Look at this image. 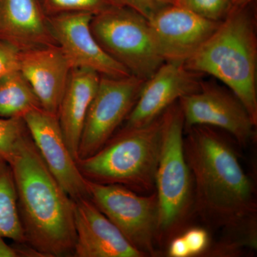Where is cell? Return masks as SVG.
Returning <instances> with one entry per match:
<instances>
[{"instance_id":"f1b7e54d","label":"cell","mask_w":257,"mask_h":257,"mask_svg":"<svg viewBox=\"0 0 257 257\" xmlns=\"http://www.w3.org/2000/svg\"><path fill=\"white\" fill-rule=\"evenodd\" d=\"M253 0H232V8H245Z\"/></svg>"},{"instance_id":"7402d4cb","label":"cell","mask_w":257,"mask_h":257,"mask_svg":"<svg viewBox=\"0 0 257 257\" xmlns=\"http://www.w3.org/2000/svg\"><path fill=\"white\" fill-rule=\"evenodd\" d=\"M175 4L208 20L220 22L232 8V0H179Z\"/></svg>"},{"instance_id":"4dcf8cb0","label":"cell","mask_w":257,"mask_h":257,"mask_svg":"<svg viewBox=\"0 0 257 257\" xmlns=\"http://www.w3.org/2000/svg\"><path fill=\"white\" fill-rule=\"evenodd\" d=\"M177 1H179V0H175V3H176V2H177Z\"/></svg>"},{"instance_id":"2e32d148","label":"cell","mask_w":257,"mask_h":257,"mask_svg":"<svg viewBox=\"0 0 257 257\" xmlns=\"http://www.w3.org/2000/svg\"><path fill=\"white\" fill-rule=\"evenodd\" d=\"M0 40L20 52L57 45L40 0H0Z\"/></svg>"},{"instance_id":"f546056e","label":"cell","mask_w":257,"mask_h":257,"mask_svg":"<svg viewBox=\"0 0 257 257\" xmlns=\"http://www.w3.org/2000/svg\"><path fill=\"white\" fill-rule=\"evenodd\" d=\"M165 1L170 5L175 4V0H165Z\"/></svg>"},{"instance_id":"277c9868","label":"cell","mask_w":257,"mask_h":257,"mask_svg":"<svg viewBox=\"0 0 257 257\" xmlns=\"http://www.w3.org/2000/svg\"><path fill=\"white\" fill-rule=\"evenodd\" d=\"M162 114L150 124L123 127L91 156L76 160L84 179L119 184L140 194L155 192Z\"/></svg>"},{"instance_id":"7a4b0ae2","label":"cell","mask_w":257,"mask_h":257,"mask_svg":"<svg viewBox=\"0 0 257 257\" xmlns=\"http://www.w3.org/2000/svg\"><path fill=\"white\" fill-rule=\"evenodd\" d=\"M9 165L25 241L45 257L74 256L75 201L51 173L29 132Z\"/></svg>"},{"instance_id":"8992f818","label":"cell","mask_w":257,"mask_h":257,"mask_svg":"<svg viewBox=\"0 0 257 257\" xmlns=\"http://www.w3.org/2000/svg\"><path fill=\"white\" fill-rule=\"evenodd\" d=\"M96 42L132 75L147 80L165 62L150 21L126 7L96 15L90 23Z\"/></svg>"},{"instance_id":"3957f363","label":"cell","mask_w":257,"mask_h":257,"mask_svg":"<svg viewBox=\"0 0 257 257\" xmlns=\"http://www.w3.org/2000/svg\"><path fill=\"white\" fill-rule=\"evenodd\" d=\"M184 64L194 72L210 74L224 83L257 125L256 37L252 18L245 8H231Z\"/></svg>"},{"instance_id":"484cf974","label":"cell","mask_w":257,"mask_h":257,"mask_svg":"<svg viewBox=\"0 0 257 257\" xmlns=\"http://www.w3.org/2000/svg\"><path fill=\"white\" fill-rule=\"evenodd\" d=\"M167 254L170 257H189L190 253L182 234H179L169 241Z\"/></svg>"},{"instance_id":"d6986e66","label":"cell","mask_w":257,"mask_h":257,"mask_svg":"<svg viewBox=\"0 0 257 257\" xmlns=\"http://www.w3.org/2000/svg\"><path fill=\"white\" fill-rule=\"evenodd\" d=\"M0 237L26 242L19 216L17 193L11 167L0 159Z\"/></svg>"},{"instance_id":"9c48e42d","label":"cell","mask_w":257,"mask_h":257,"mask_svg":"<svg viewBox=\"0 0 257 257\" xmlns=\"http://www.w3.org/2000/svg\"><path fill=\"white\" fill-rule=\"evenodd\" d=\"M178 103L184 128L194 126L221 128L232 135L241 147L254 140L256 125L231 91L202 83L198 92L183 96Z\"/></svg>"},{"instance_id":"603a6c76","label":"cell","mask_w":257,"mask_h":257,"mask_svg":"<svg viewBox=\"0 0 257 257\" xmlns=\"http://www.w3.org/2000/svg\"><path fill=\"white\" fill-rule=\"evenodd\" d=\"M190 253V256H199L209 249V235L205 229L192 227L182 233Z\"/></svg>"},{"instance_id":"5bb4252c","label":"cell","mask_w":257,"mask_h":257,"mask_svg":"<svg viewBox=\"0 0 257 257\" xmlns=\"http://www.w3.org/2000/svg\"><path fill=\"white\" fill-rule=\"evenodd\" d=\"M73 257H145L89 198L75 201Z\"/></svg>"},{"instance_id":"cb8c5ba5","label":"cell","mask_w":257,"mask_h":257,"mask_svg":"<svg viewBox=\"0 0 257 257\" xmlns=\"http://www.w3.org/2000/svg\"><path fill=\"white\" fill-rule=\"evenodd\" d=\"M120 6L140 13L147 20L153 18L160 10L170 5L165 0H115Z\"/></svg>"},{"instance_id":"e0dca14e","label":"cell","mask_w":257,"mask_h":257,"mask_svg":"<svg viewBox=\"0 0 257 257\" xmlns=\"http://www.w3.org/2000/svg\"><path fill=\"white\" fill-rule=\"evenodd\" d=\"M101 76L87 69H72L61 100L57 119L72 156L77 151L84 120Z\"/></svg>"},{"instance_id":"4316f807","label":"cell","mask_w":257,"mask_h":257,"mask_svg":"<svg viewBox=\"0 0 257 257\" xmlns=\"http://www.w3.org/2000/svg\"><path fill=\"white\" fill-rule=\"evenodd\" d=\"M13 246L18 257H45L43 253L27 242H14Z\"/></svg>"},{"instance_id":"ffe728a7","label":"cell","mask_w":257,"mask_h":257,"mask_svg":"<svg viewBox=\"0 0 257 257\" xmlns=\"http://www.w3.org/2000/svg\"><path fill=\"white\" fill-rule=\"evenodd\" d=\"M42 5L49 17L71 13L96 15L120 6L115 0H42Z\"/></svg>"},{"instance_id":"ac0fdd59","label":"cell","mask_w":257,"mask_h":257,"mask_svg":"<svg viewBox=\"0 0 257 257\" xmlns=\"http://www.w3.org/2000/svg\"><path fill=\"white\" fill-rule=\"evenodd\" d=\"M40 107L36 94L19 69L0 79V117L23 118Z\"/></svg>"},{"instance_id":"d4e9b609","label":"cell","mask_w":257,"mask_h":257,"mask_svg":"<svg viewBox=\"0 0 257 257\" xmlns=\"http://www.w3.org/2000/svg\"><path fill=\"white\" fill-rule=\"evenodd\" d=\"M20 52L8 42L0 40V79L19 69Z\"/></svg>"},{"instance_id":"5b68a950","label":"cell","mask_w":257,"mask_h":257,"mask_svg":"<svg viewBox=\"0 0 257 257\" xmlns=\"http://www.w3.org/2000/svg\"><path fill=\"white\" fill-rule=\"evenodd\" d=\"M184 133L183 114L177 101L162 114V144L155 177L157 243L160 246L185 230L194 214V188L184 155Z\"/></svg>"},{"instance_id":"44dd1931","label":"cell","mask_w":257,"mask_h":257,"mask_svg":"<svg viewBox=\"0 0 257 257\" xmlns=\"http://www.w3.org/2000/svg\"><path fill=\"white\" fill-rule=\"evenodd\" d=\"M28 132L23 118L0 117V159L10 164L19 140Z\"/></svg>"},{"instance_id":"9a60e30c","label":"cell","mask_w":257,"mask_h":257,"mask_svg":"<svg viewBox=\"0 0 257 257\" xmlns=\"http://www.w3.org/2000/svg\"><path fill=\"white\" fill-rule=\"evenodd\" d=\"M19 70L44 110L57 116L72 67L58 45L20 52Z\"/></svg>"},{"instance_id":"52a82bcc","label":"cell","mask_w":257,"mask_h":257,"mask_svg":"<svg viewBox=\"0 0 257 257\" xmlns=\"http://www.w3.org/2000/svg\"><path fill=\"white\" fill-rule=\"evenodd\" d=\"M86 183L89 199L130 244L145 256H157L156 192L140 194L119 184H98L87 179Z\"/></svg>"},{"instance_id":"7c38bea8","label":"cell","mask_w":257,"mask_h":257,"mask_svg":"<svg viewBox=\"0 0 257 257\" xmlns=\"http://www.w3.org/2000/svg\"><path fill=\"white\" fill-rule=\"evenodd\" d=\"M149 21L165 62L183 63L202 46L221 22L208 20L176 4L167 5Z\"/></svg>"},{"instance_id":"ba28073f","label":"cell","mask_w":257,"mask_h":257,"mask_svg":"<svg viewBox=\"0 0 257 257\" xmlns=\"http://www.w3.org/2000/svg\"><path fill=\"white\" fill-rule=\"evenodd\" d=\"M145 82L134 75L101 77L84 120L77 160L91 156L114 135L136 104Z\"/></svg>"},{"instance_id":"4fadbf2b","label":"cell","mask_w":257,"mask_h":257,"mask_svg":"<svg viewBox=\"0 0 257 257\" xmlns=\"http://www.w3.org/2000/svg\"><path fill=\"white\" fill-rule=\"evenodd\" d=\"M201 75L183 62H164L144 84L124 127L150 124L181 98L198 92L202 86Z\"/></svg>"},{"instance_id":"8fae6325","label":"cell","mask_w":257,"mask_h":257,"mask_svg":"<svg viewBox=\"0 0 257 257\" xmlns=\"http://www.w3.org/2000/svg\"><path fill=\"white\" fill-rule=\"evenodd\" d=\"M23 119L49 170L69 197L74 201L89 198L86 179L67 146L57 116L40 107L29 111Z\"/></svg>"},{"instance_id":"30bf717a","label":"cell","mask_w":257,"mask_h":257,"mask_svg":"<svg viewBox=\"0 0 257 257\" xmlns=\"http://www.w3.org/2000/svg\"><path fill=\"white\" fill-rule=\"evenodd\" d=\"M93 16L90 13H71L49 17L57 45L63 52L72 69H90L101 77L112 78L132 75L96 42L90 27Z\"/></svg>"},{"instance_id":"83f0119b","label":"cell","mask_w":257,"mask_h":257,"mask_svg":"<svg viewBox=\"0 0 257 257\" xmlns=\"http://www.w3.org/2000/svg\"><path fill=\"white\" fill-rule=\"evenodd\" d=\"M0 257H18L13 245L5 243L4 238L0 237Z\"/></svg>"},{"instance_id":"6da1fadb","label":"cell","mask_w":257,"mask_h":257,"mask_svg":"<svg viewBox=\"0 0 257 257\" xmlns=\"http://www.w3.org/2000/svg\"><path fill=\"white\" fill-rule=\"evenodd\" d=\"M186 160L192 175L194 214L225 231L231 248H256L254 185L229 141L210 126L184 128Z\"/></svg>"}]
</instances>
